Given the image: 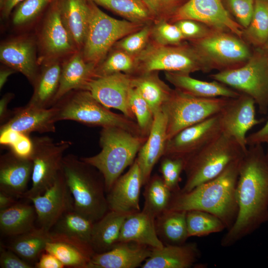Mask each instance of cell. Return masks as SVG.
<instances>
[{"label":"cell","instance_id":"74e56055","mask_svg":"<svg viewBox=\"0 0 268 268\" xmlns=\"http://www.w3.org/2000/svg\"><path fill=\"white\" fill-rule=\"evenodd\" d=\"M242 39L258 48H262L268 41V0H255L252 19L243 29Z\"/></svg>","mask_w":268,"mask_h":268},{"label":"cell","instance_id":"8d00e7d4","mask_svg":"<svg viewBox=\"0 0 268 268\" xmlns=\"http://www.w3.org/2000/svg\"><path fill=\"white\" fill-rule=\"evenodd\" d=\"M144 186V202L142 210L156 218L167 210L172 193L162 177L156 174L151 176Z\"/></svg>","mask_w":268,"mask_h":268},{"label":"cell","instance_id":"6da1fadb","mask_svg":"<svg viewBox=\"0 0 268 268\" xmlns=\"http://www.w3.org/2000/svg\"><path fill=\"white\" fill-rule=\"evenodd\" d=\"M235 222L220 241L228 247L268 221V163L262 144L248 146L239 165Z\"/></svg>","mask_w":268,"mask_h":268},{"label":"cell","instance_id":"ba28073f","mask_svg":"<svg viewBox=\"0 0 268 268\" xmlns=\"http://www.w3.org/2000/svg\"><path fill=\"white\" fill-rule=\"evenodd\" d=\"M90 18L87 33L82 50L85 60L96 66L119 40L140 29L146 24L114 18L89 0Z\"/></svg>","mask_w":268,"mask_h":268},{"label":"cell","instance_id":"681fc988","mask_svg":"<svg viewBox=\"0 0 268 268\" xmlns=\"http://www.w3.org/2000/svg\"><path fill=\"white\" fill-rule=\"evenodd\" d=\"M236 21L244 29L250 23L254 12L255 0H226Z\"/></svg>","mask_w":268,"mask_h":268},{"label":"cell","instance_id":"3957f363","mask_svg":"<svg viewBox=\"0 0 268 268\" xmlns=\"http://www.w3.org/2000/svg\"><path fill=\"white\" fill-rule=\"evenodd\" d=\"M62 171L73 198L74 209L93 222L101 219L109 211L101 173L72 154L64 156Z\"/></svg>","mask_w":268,"mask_h":268},{"label":"cell","instance_id":"d4e9b609","mask_svg":"<svg viewBox=\"0 0 268 268\" xmlns=\"http://www.w3.org/2000/svg\"><path fill=\"white\" fill-rule=\"evenodd\" d=\"M166 130V118L161 111L154 115L149 134L135 159L140 169L143 185L150 178L155 165L164 155L167 140Z\"/></svg>","mask_w":268,"mask_h":268},{"label":"cell","instance_id":"83f0119b","mask_svg":"<svg viewBox=\"0 0 268 268\" xmlns=\"http://www.w3.org/2000/svg\"><path fill=\"white\" fill-rule=\"evenodd\" d=\"M61 16L78 51L82 49L90 18L89 0H58Z\"/></svg>","mask_w":268,"mask_h":268},{"label":"cell","instance_id":"6125c7cd","mask_svg":"<svg viewBox=\"0 0 268 268\" xmlns=\"http://www.w3.org/2000/svg\"><path fill=\"white\" fill-rule=\"evenodd\" d=\"M266 143L267 144V148L266 152H265V154H266V159H267V162L268 163V141Z\"/></svg>","mask_w":268,"mask_h":268},{"label":"cell","instance_id":"e0dca14e","mask_svg":"<svg viewBox=\"0 0 268 268\" xmlns=\"http://www.w3.org/2000/svg\"><path fill=\"white\" fill-rule=\"evenodd\" d=\"M28 200L35 207L39 227L47 232L65 212L74 208L73 198L62 169L53 185L44 194Z\"/></svg>","mask_w":268,"mask_h":268},{"label":"cell","instance_id":"9c48e42d","mask_svg":"<svg viewBox=\"0 0 268 268\" xmlns=\"http://www.w3.org/2000/svg\"><path fill=\"white\" fill-rule=\"evenodd\" d=\"M213 80L221 82L241 94L252 98L261 114L268 110V55L261 48L238 67L219 71L211 74Z\"/></svg>","mask_w":268,"mask_h":268},{"label":"cell","instance_id":"603a6c76","mask_svg":"<svg viewBox=\"0 0 268 268\" xmlns=\"http://www.w3.org/2000/svg\"><path fill=\"white\" fill-rule=\"evenodd\" d=\"M152 248L134 242H121L112 250L94 254L88 268H135L148 258Z\"/></svg>","mask_w":268,"mask_h":268},{"label":"cell","instance_id":"7dc6e473","mask_svg":"<svg viewBox=\"0 0 268 268\" xmlns=\"http://www.w3.org/2000/svg\"><path fill=\"white\" fill-rule=\"evenodd\" d=\"M54 0H24L18 4L12 17L14 25H24L33 20Z\"/></svg>","mask_w":268,"mask_h":268},{"label":"cell","instance_id":"8fae6325","mask_svg":"<svg viewBox=\"0 0 268 268\" xmlns=\"http://www.w3.org/2000/svg\"><path fill=\"white\" fill-rule=\"evenodd\" d=\"M32 140V186L23 198L27 200L44 194L53 185L62 169L64 154L71 144L67 140L55 142L48 136H35Z\"/></svg>","mask_w":268,"mask_h":268},{"label":"cell","instance_id":"680465c9","mask_svg":"<svg viewBox=\"0 0 268 268\" xmlns=\"http://www.w3.org/2000/svg\"><path fill=\"white\" fill-rule=\"evenodd\" d=\"M18 199L0 191V210L7 208L18 201Z\"/></svg>","mask_w":268,"mask_h":268},{"label":"cell","instance_id":"11a10c76","mask_svg":"<svg viewBox=\"0 0 268 268\" xmlns=\"http://www.w3.org/2000/svg\"><path fill=\"white\" fill-rule=\"evenodd\" d=\"M268 141V120L258 131L247 136L248 146L266 143Z\"/></svg>","mask_w":268,"mask_h":268},{"label":"cell","instance_id":"f546056e","mask_svg":"<svg viewBox=\"0 0 268 268\" xmlns=\"http://www.w3.org/2000/svg\"><path fill=\"white\" fill-rule=\"evenodd\" d=\"M96 67L95 64L85 60L82 52L77 51L72 54L62 66L60 84L54 104L70 91L84 90L87 82L93 77Z\"/></svg>","mask_w":268,"mask_h":268},{"label":"cell","instance_id":"8992f818","mask_svg":"<svg viewBox=\"0 0 268 268\" xmlns=\"http://www.w3.org/2000/svg\"><path fill=\"white\" fill-rule=\"evenodd\" d=\"M245 151L232 138L221 133L186 161V180L182 192H189L219 175Z\"/></svg>","mask_w":268,"mask_h":268},{"label":"cell","instance_id":"60d3db41","mask_svg":"<svg viewBox=\"0 0 268 268\" xmlns=\"http://www.w3.org/2000/svg\"><path fill=\"white\" fill-rule=\"evenodd\" d=\"M136 70L135 57L116 49L96 66L92 78L119 72L133 75Z\"/></svg>","mask_w":268,"mask_h":268},{"label":"cell","instance_id":"836d02e7","mask_svg":"<svg viewBox=\"0 0 268 268\" xmlns=\"http://www.w3.org/2000/svg\"><path fill=\"white\" fill-rule=\"evenodd\" d=\"M158 71L132 75V84L149 104L154 116L161 112L163 104L170 97L173 89L161 80Z\"/></svg>","mask_w":268,"mask_h":268},{"label":"cell","instance_id":"ab89813d","mask_svg":"<svg viewBox=\"0 0 268 268\" xmlns=\"http://www.w3.org/2000/svg\"><path fill=\"white\" fill-rule=\"evenodd\" d=\"M186 222L189 237L205 236L226 229L225 224L217 216L199 210L186 211Z\"/></svg>","mask_w":268,"mask_h":268},{"label":"cell","instance_id":"9f6ffc18","mask_svg":"<svg viewBox=\"0 0 268 268\" xmlns=\"http://www.w3.org/2000/svg\"><path fill=\"white\" fill-rule=\"evenodd\" d=\"M14 94L7 93L5 94L0 100V122L1 125L6 122L11 117L12 111L8 109V105L14 97Z\"/></svg>","mask_w":268,"mask_h":268},{"label":"cell","instance_id":"db71d44e","mask_svg":"<svg viewBox=\"0 0 268 268\" xmlns=\"http://www.w3.org/2000/svg\"><path fill=\"white\" fill-rule=\"evenodd\" d=\"M36 268H63L65 265L54 255L44 252L34 265Z\"/></svg>","mask_w":268,"mask_h":268},{"label":"cell","instance_id":"ffe728a7","mask_svg":"<svg viewBox=\"0 0 268 268\" xmlns=\"http://www.w3.org/2000/svg\"><path fill=\"white\" fill-rule=\"evenodd\" d=\"M94 222L74 208L68 210L49 231L51 241L70 243L93 256L90 241Z\"/></svg>","mask_w":268,"mask_h":268},{"label":"cell","instance_id":"7a4b0ae2","mask_svg":"<svg viewBox=\"0 0 268 268\" xmlns=\"http://www.w3.org/2000/svg\"><path fill=\"white\" fill-rule=\"evenodd\" d=\"M241 159L229 164L214 178L189 192L172 193L167 210L207 212L220 218L227 230L230 228L238 211L236 190Z\"/></svg>","mask_w":268,"mask_h":268},{"label":"cell","instance_id":"94428289","mask_svg":"<svg viewBox=\"0 0 268 268\" xmlns=\"http://www.w3.org/2000/svg\"><path fill=\"white\" fill-rule=\"evenodd\" d=\"M261 49L268 55V40Z\"/></svg>","mask_w":268,"mask_h":268},{"label":"cell","instance_id":"5bb4252c","mask_svg":"<svg viewBox=\"0 0 268 268\" xmlns=\"http://www.w3.org/2000/svg\"><path fill=\"white\" fill-rule=\"evenodd\" d=\"M221 133L219 113L184 129L167 140L163 156L186 161Z\"/></svg>","mask_w":268,"mask_h":268},{"label":"cell","instance_id":"d6a6232c","mask_svg":"<svg viewBox=\"0 0 268 268\" xmlns=\"http://www.w3.org/2000/svg\"><path fill=\"white\" fill-rule=\"evenodd\" d=\"M37 214L33 204L18 201L0 210V230L2 235L14 237L35 228Z\"/></svg>","mask_w":268,"mask_h":268},{"label":"cell","instance_id":"f6af8a7d","mask_svg":"<svg viewBox=\"0 0 268 268\" xmlns=\"http://www.w3.org/2000/svg\"><path fill=\"white\" fill-rule=\"evenodd\" d=\"M186 160L180 158H173L163 156L160 165V172L162 179L172 193L180 190V175L184 171Z\"/></svg>","mask_w":268,"mask_h":268},{"label":"cell","instance_id":"f5cc1de1","mask_svg":"<svg viewBox=\"0 0 268 268\" xmlns=\"http://www.w3.org/2000/svg\"><path fill=\"white\" fill-rule=\"evenodd\" d=\"M0 266L2 268H33L31 264L23 260L10 249L1 246Z\"/></svg>","mask_w":268,"mask_h":268},{"label":"cell","instance_id":"44dd1931","mask_svg":"<svg viewBox=\"0 0 268 268\" xmlns=\"http://www.w3.org/2000/svg\"><path fill=\"white\" fill-rule=\"evenodd\" d=\"M58 122L56 108H38L26 105L16 108L8 120L0 125V131L10 129L28 135L33 132L54 133Z\"/></svg>","mask_w":268,"mask_h":268},{"label":"cell","instance_id":"d590c367","mask_svg":"<svg viewBox=\"0 0 268 268\" xmlns=\"http://www.w3.org/2000/svg\"><path fill=\"white\" fill-rule=\"evenodd\" d=\"M11 237L13 239L10 243L4 247L34 266L41 254L45 251L47 244L51 241L49 232L39 227Z\"/></svg>","mask_w":268,"mask_h":268},{"label":"cell","instance_id":"816d5d0a","mask_svg":"<svg viewBox=\"0 0 268 268\" xmlns=\"http://www.w3.org/2000/svg\"><path fill=\"white\" fill-rule=\"evenodd\" d=\"M8 146L17 155L23 158H31L33 142L29 135L17 132Z\"/></svg>","mask_w":268,"mask_h":268},{"label":"cell","instance_id":"484cf974","mask_svg":"<svg viewBox=\"0 0 268 268\" xmlns=\"http://www.w3.org/2000/svg\"><path fill=\"white\" fill-rule=\"evenodd\" d=\"M196 243L164 245L152 248L150 256L141 265V268H190L200 257Z\"/></svg>","mask_w":268,"mask_h":268},{"label":"cell","instance_id":"9a60e30c","mask_svg":"<svg viewBox=\"0 0 268 268\" xmlns=\"http://www.w3.org/2000/svg\"><path fill=\"white\" fill-rule=\"evenodd\" d=\"M132 75L123 72L90 79L84 90L88 91L100 103L108 108H115L135 120L130 103L133 88Z\"/></svg>","mask_w":268,"mask_h":268},{"label":"cell","instance_id":"52a82bcc","mask_svg":"<svg viewBox=\"0 0 268 268\" xmlns=\"http://www.w3.org/2000/svg\"><path fill=\"white\" fill-rule=\"evenodd\" d=\"M136 74L150 71L175 72L186 74L211 68L191 44L165 46L153 41L135 57Z\"/></svg>","mask_w":268,"mask_h":268},{"label":"cell","instance_id":"d6986e66","mask_svg":"<svg viewBox=\"0 0 268 268\" xmlns=\"http://www.w3.org/2000/svg\"><path fill=\"white\" fill-rule=\"evenodd\" d=\"M143 180L135 159L129 170L116 181L106 197L109 210L130 215L140 211L139 205Z\"/></svg>","mask_w":268,"mask_h":268},{"label":"cell","instance_id":"e575fe53","mask_svg":"<svg viewBox=\"0 0 268 268\" xmlns=\"http://www.w3.org/2000/svg\"><path fill=\"white\" fill-rule=\"evenodd\" d=\"M155 227L164 245H181L189 238L185 211H164L155 218Z\"/></svg>","mask_w":268,"mask_h":268},{"label":"cell","instance_id":"b9f144b4","mask_svg":"<svg viewBox=\"0 0 268 268\" xmlns=\"http://www.w3.org/2000/svg\"><path fill=\"white\" fill-rule=\"evenodd\" d=\"M45 251L56 257L65 266L74 268H88L93 256L72 244L62 241L49 242Z\"/></svg>","mask_w":268,"mask_h":268},{"label":"cell","instance_id":"7402d4cb","mask_svg":"<svg viewBox=\"0 0 268 268\" xmlns=\"http://www.w3.org/2000/svg\"><path fill=\"white\" fill-rule=\"evenodd\" d=\"M33 162L11 150L0 157V191L17 199L23 198L31 179Z\"/></svg>","mask_w":268,"mask_h":268},{"label":"cell","instance_id":"4316f807","mask_svg":"<svg viewBox=\"0 0 268 268\" xmlns=\"http://www.w3.org/2000/svg\"><path fill=\"white\" fill-rule=\"evenodd\" d=\"M165 79L177 89L187 94L201 98H235L241 94L226 85L213 80L206 81L191 77L190 74L165 72Z\"/></svg>","mask_w":268,"mask_h":268},{"label":"cell","instance_id":"6f0895ef","mask_svg":"<svg viewBox=\"0 0 268 268\" xmlns=\"http://www.w3.org/2000/svg\"><path fill=\"white\" fill-rule=\"evenodd\" d=\"M24 0H0V11L2 18H7L13 8Z\"/></svg>","mask_w":268,"mask_h":268},{"label":"cell","instance_id":"277c9868","mask_svg":"<svg viewBox=\"0 0 268 268\" xmlns=\"http://www.w3.org/2000/svg\"><path fill=\"white\" fill-rule=\"evenodd\" d=\"M100 134V152L80 159L101 173L107 194L124 170L133 164L147 137L116 127L102 128Z\"/></svg>","mask_w":268,"mask_h":268},{"label":"cell","instance_id":"2e32d148","mask_svg":"<svg viewBox=\"0 0 268 268\" xmlns=\"http://www.w3.org/2000/svg\"><path fill=\"white\" fill-rule=\"evenodd\" d=\"M256 106L252 98L241 94L231 98L220 113L222 133L233 138L245 152L247 132L263 121L256 118Z\"/></svg>","mask_w":268,"mask_h":268},{"label":"cell","instance_id":"ac0fdd59","mask_svg":"<svg viewBox=\"0 0 268 268\" xmlns=\"http://www.w3.org/2000/svg\"><path fill=\"white\" fill-rule=\"evenodd\" d=\"M43 57L48 63L78 51L61 18L58 0H54L44 19L40 36Z\"/></svg>","mask_w":268,"mask_h":268},{"label":"cell","instance_id":"e7e4bbea","mask_svg":"<svg viewBox=\"0 0 268 268\" xmlns=\"http://www.w3.org/2000/svg\"></svg>","mask_w":268,"mask_h":268},{"label":"cell","instance_id":"be15d7a7","mask_svg":"<svg viewBox=\"0 0 268 268\" xmlns=\"http://www.w3.org/2000/svg\"><path fill=\"white\" fill-rule=\"evenodd\" d=\"M137 1H138L139 2H143L141 0H136Z\"/></svg>","mask_w":268,"mask_h":268},{"label":"cell","instance_id":"5b68a950","mask_svg":"<svg viewBox=\"0 0 268 268\" xmlns=\"http://www.w3.org/2000/svg\"><path fill=\"white\" fill-rule=\"evenodd\" d=\"M53 106L57 110L58 121L71 120L102 128L116 127L134 135L143 136L136 122L124 114L110 111L87 90L70 91Z\"/></svg>","mask_w":268,"mask_h":268},{"label":"cell","instance_id":"91938a15","mask_svg":"<svg viewBox=\"0 0 268 268\" xmlns=\"http://www.w3.org/2000/svg\"><path fill=\"white\" fill-rule=\"evenodd\" d=\"M16 71L9 67L2 68L0 70V89L1 90L3 87L4 84L7 81L8 77Z\"/></svg>","mask_w":268,"mask_h":268},{"label":"cell","instance_id":"ee69618b","mask_svg":"<svg viewBox=\"0 0 268 268\" xmlns=\"http://www.w3.org/2000/svg\"><path fill=\"white\" fill-rule=\"evenodd\" d=\"M151 28L150 37L158 44L165 46L178 45L185 38L179 27L166 20L155 21Z\"/></svg>","mask_w":268,"mask_h":268},{"label":"cell","instance_id":"f35d334b","mask_svg":"<svg viewBox=\"0 0 268 268\" xmlns=\"http://www.w3.org/2000/svg\"><path fill=\"white\" fill-rule=\"evenodd\" d=\"M92 0L131 22L148 24L154 20L146 5L136 0Z\"/></svg>","mask_w":268,"mask_h":268},{"label":"cell","instance_id":"f907efd6","mask_svg":"<svg viewBox=\"0 0 268 268\" xmlns=\"http://www.w3.org/2000/svg\"><path fill=\"white\" fill-rule=\"evenodd\" d=\"M174 23L179 27L185 39L191 41L202 39L213 30L205 24L192 19L180 20Z\"/></svg>","mask_w":268,"mask_h":268},{"label":"cell","instance_id":"7c38bea8","mask_svg":"<svg viewBox=\"0 0 268 268\" xmlns=\"http://www.w3.org/2000/svg\"><path fill=\"white\" fill-rule=\"evenodd\" d=\"M211 68L219 71L245 64L253 53L242 38L230 33L213 30L205 37L191 41Z\"/></svg>","mask_w":268,"mask_h":268},{"label":"cell","instance_id":"f1b7e54d","mask_svg":"<svg viewBox=\"0 0 268 268\" xmlns=\"http://www.w3.org/2000/svg\"><path fill=\"white\" fill-rule=\"evenodd\" d=\"M154 217L140 210L127 216L120 232L119 243L134 242L152 248H160L164 245L155 230Z\"/></svg>","mask_w":268,"mask_h":268},{"label":"cell","instance_id":"bcb514c9","mask_svg":"<svg viewBox=\"0 0 268 268\" xmlns=\"http://www.w3.org/2000/svg\"><path fill=\"white\" fill-rule=\"evenodd\" d=\"M151 26L149 24L118 41L115 45L117 49L122 50L134 57L137 56L148 44Z\"/></svg>","mask_w":268,"mask_h":268},{"label":"cell","instance_id":"1f68e13d","mask_svg":"<svg viewBox=\"0 0 268 268\" xmlns=\"http://www.w3.org/2000/svg\"><path fill=\"white\" fill-rule=\"evenodd\" d=\"M62 65L58 61L46 63L33 83L34 91L27 105L49 108L54 103L60 81Z\"/></svg>","mask_w":268,"mask_h":268},{"label":"cell","instance_id":"4fadbf2b","mask_svg":"<svg viewBox=\"0 0 268 268\" xmlns=\"http://www.w3.org/2000/svg\"><path fill=\"white\" fill-rule=\"evenodd\" d=\"M170 19L172 23L183 19L196 20L213 30L232 33L242 39L243 28L230 16L221 0H189Z\"/></svg>","mask_w":268,"mask_h":268},{"label":"cell","instance_id":"c3c4849f","mask_svg":"<svg viewBox=\"0 0 268 268\" xmlns=\"http://www.w3.org/2000/svg\"><path fill=\"white\" fill-rule=\"evenodd\" d=\"M154 21L170 19L184 0H141Z\"/></svg>","mask_w":268,"mask_h":268},{"label":"cell","instance_id":"4dcf8cb0","mask_svg":"<svg viewBox=\"0 0 268 268\" xmlns=\"http://www.w3.org/2000/svg\"><path fill=\"white\" fill-rule=\"evenodd\" d=\"M128 215L109 210L101 219L94 223L90 244L94 253L108 252L119 243L121 228Z\"/></svg>","mask_w":268,"mask_h":268},{"label":"cell","instance_id":"30bf717a","mask_svg":"<svg viewBox=\"0 0 268 268\" xmlns=\"http://www.w3.org/2000/svg\"><path fill=\"white\" fill-rule=\"evenodd\" d=\"M230 99L197 97L175 88L161 111L166 118L167 140L184 129L220 113Z\"/></svg>","mask_w":268,"mask_h":268},{"label":"cell","instance_id":"7bdbcfd3","mask_svg":"<svg viewBox=\"0 0 268 268\" xmlns=\"http://www.w3.org/2000/svg\"><path fill=\"white\" fill-rule=\"evenodd\" d=\"M130 103L142 135L147 137L154 118L149 104L134 87H133L130 92Z\"/></svg>","mask_w":268,"mask_h":268},{"label":"cell","instance_id":"cb8c5ba5","mask_svg":"<svg viewBox=\"0 0 268 268\" xmlns=\"http://www.w3.org/2000/svg\"><path fill=\"white\" fill-rule=\"evenodd\" d=\"M2 63L23 74L33 84L38 74L34 41L20 38L3 43L0 47Z\"/></svg>","mask_w":268,"mask_h":268}]
</instances>
